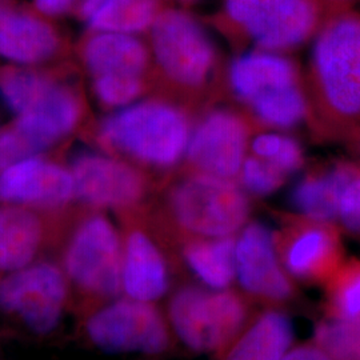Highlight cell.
<instances>
[{"label":"cell","mask_w":360,"mask_h":360,"mask_svg":"<svg viewBox=\"0 0 360 360\" xmlns=\"http://www.w3.org/2000/svg\"><path fill=\"white\" fill-rule=\"evenodd\" d=\"M290 319L269 309L245 327L223 351L221 360H281L292 343Z\"/></svg>","instance_id":"ac0fdd59"},{"label":"cell","mask_w":360,"mask_h":360,"mask_svg":"<svg viewBox=\"0 0 360 360\" xmlns=\"http://www.w3.org/2000/svg\"><path fill=\"white\" fill-rule=\"evenodd\" d=\"M247 129L230 111H215L195 129L188 143V158L206 175L230 179L243 166Z\"/></svg>","instance_id":"4fadbf2b"},{"label":"cell","mask_w":360,"mask_h":360,"mask_svg":"<svg viewBox=\"0 0 360 360\" xmlns=\"http://www.w3.org/2000/svg\"><path fill=\"white\" fill-rule=\"evenodd\" d=\"M281 360H331L318 345H303L285 352Z\"/></svg>","instance_id":"d6a6232c"},{"label":"cell","mask_w":360,"mask_h":360,"mask_svg":"<svg viewBox=\"0 0 360 360\" xmlns=\"http://www.w3.org/2000/svg\"><path fill=\"white\" fill-rule=\"evenodd\" d=\"M41 236L37 214L26 207L0 206V271L13 272L31 264Z\"/></svg>","instance_id":"ffe728a7"},{"label":"cell","mask_w":360,"mask_h":360,"mask_svg":"<svg viewBox=\"0 0 360 360\" xmlns=\"http://www.w3.org/2000/svg\"><path fill=\"white\" fill-rule=\"evenodd\" d=\"M316 18V7L311 0H282L251 37L266 50H287L309 38Z\"/></svg>","instance_id":"44dd1931"},{"label":"cell","mask_w":360,"mask_h":360,"mask_svg":"<svg viewBox=\"0 0 360 360\" xmlns=\"http://www.w3.org/2000/svg\"><path fill=\"white\" fill-rule=\"evenodd\" d=\"M248 104L262 122L282 129L295 126L307 114L306 98L297 84L259 95Z\"/></svg>","instance_id":"484cf974"},{"label":"cell","mask_w":360,"mask_h":360,"mask_svg":"<svg viewBox=\"0 0 360 360\" xmlns=\"http://www.w3.org/2000/svg\"><path fill=\"white\" fill-rule=\"evenodd\" d=\"M153 43L158 62L168 77L186 86H200L215 62L206 31L188 13L168 10L155 19Z\"/></svg>","instance_id":"30bf717a"},{"label":"cell","mask_w":360,"mask_h":360,"mask_svg":"<svg viewBox=\"0 0 360 360\" xmlns=\"http://www.w3.org/2000/svg\"><path fill=\"white\" fill-rule=\"evenodd\" d=\"M315 345L331 360H360V319H328L318 324Z\"/></svg>","instance_id":"4316f807"},{"label":"cell","mask_w":360,"mask_h":360,"mask_svg":"<svg viewBox=\"0 0 360 360\" xmlns=\"http://www.w3.org/2000/svg\"><path fill=\"white\" fill-rule=\"evenodd\" d=\"M324 285V311L328 319H360V260L343 263Z\"/></svg>","instance_id":"d4e9b609"},{"label":"cell","mask_w":360,"mask_h":360,"mask_svg":"<svg viewBox=\"0 0 360 360\" xmlns=\"http://www.w3.org/2000/svg\"><path fill=\"white\" fill-rule=\"evenodd\" d=\"M312 71L318 103L328 120L360 119V19L343 16L322 31L314 47Z\"/></svg>","instance_id":"6da1fadb"},{"label":"cell","mask_w":360,"mask_h":360,"mask_svg":"<svg viewBox=\"0 0 360 360\" xmlns=\"http://www.w3.org/2000/svg\"><path fill=\"white\" fill-rule=\"evenodd\" d=\"M38 153L35 144L15 126L0 132V172Z\"/></svg>","instance_id":"4dcf8cb0"},{"label":"cell","mask_w":360,"mask_h":360,"mask_svg":"<svg viewBox=\"0 0 360 360\" xmlns=\"http://www.w3.org/2000/svg\"><path fill=\"white\" fill-rule=\"evenodd\" d=\"M171 210L180 226L193 235L226 238L245 226L250 203L230 180L205 174L174 188Z\"/></svg>","instance_id":"5b68a950"},{"label":"cell","mask_w":360,"mask_h":360,"mask_svg":"<svg viewBox=\"0 0 360 360\" xmlns=\"http://www.w3.org/2000/svg\"><path fill=\"white\" fill-rule=\"evenodd\" d=\"M274 242L285 272L302 282L326 284L345 263L340 235L330 221L285 217Z\"/></svg>","instance_id":"9c48e42d"},{"label":"cell","mask_w":360,"mask_h":360,"mask_svg":"<svg viewBox=\"0 0 360 360\" xmlns=\"http://www.w3.org/2000/svg\"><path fill=\"white\" fill-rule=\"evenodd\" d=\"M122 257L114 226L92 217L82 223L65 251V276L87 295L116 299L122 294Z\"/></svg>","instance_id":"52a82bcc"},{"label":"cell","mask_w":360,"mask_h":360,"mask_svg":"<svg viewBox=\"0 0 360 360\" xmlns=\"http://www.w3.org/2000/svg\"><path fill=\"white\" fill-rule=\"evenodd\" d=\"M248 314L245 297L229 288L186 285L168 304V319L178 339L202 354H223L245 328Z\"/></svg>","instance_id":"3957f363"},{"label":"cell","mask_w":360,"mask_h":360,"mask_svg":"<svg viewBox=\"0 0 360 360\" xmlns=\"http://www.w3.org/2000/svg\"><path fill=\"white\" fill-rule=\"evenodd\" d=\"M230 80L236 95L250 103L259 95L297 84V71L291 60L267 52L238 58L231 65Z\"/></svg>","instance_id":"d6986e66"},{"label":"cell","mask_w":360,"mask_h":360,"mask_svg":"<svg viewBox=\"0 0 360 360\" xmlns=\"http://www.w3.org/2000/svg\"><path fill=\"white\" fill-rule=\"evenodd\" d=\"M242 167V181L245 188L257 195L274 193L285 179L284 172L263 159L248 158Z\"/></svg>","instance_id":"f1b7e54d"},{"label":"cell","mask_w":360,"mask_h":360,"mask_svg":"<svg viewBox=\"0 0 360 360\" xmlns=\"http://www.w3.org/2000/svg\"><path fill=\"white\" fill-rule=\"evenodd\" d=\"M71 176L74 195L91 206H131L142 196L139 174L103 155H79L72 162Z\"/></svg>","instance_id":"9a60e30c"},{"label":"cell","mask_w":360,"mask_h":360,"mask_svg":"<svg viewBox=\"0 0 360 360\" xmlns=\"http://www.w3.org/2000/svg\"><path fill=\"white\" fill-rule=\"evenodd\" d=\"M68 302V279L52 263H31L0 282V309L39 335L52 333Z\"/></svg>","instance_id":"ba28073f"},{"label":"cell","mask_w":360,"mask_h":360,"mask_svg":"<svg viewBox=\"0 0 360 360\" xmlns=\"http://www.w3.org/2000/svg\"><path fill=\"white\" fill-rule=\"evenodd\" d=\"M338 218L351 232L360 235V168L352 167L339 199Z\"/></svg>","instance_id":"1f68e13d"},{"label":"cell","mask_w":360,"mask_h":360,"mask_svg":"<svg viewBox=\"0 0 360 360\" xmlns=\"http://www.w3.org/2000/svg\"><path fill=\"white\" fill-rule=\"evenodd\" d=\"M0 99L16 115L13 126L39 153L67 135L80 115L79 101L71 91L30 70L1 71Z\"/></svg>","instance_id":"7a4b0ae2"},{"label":"cell","mask_w":360,"mask_h":360,"mask_svg":"<svg viewBox=\"0 0 360 360\" xmlns=\"http://www.w3.org/2000/svg\"><path fill=\"white\" fill-rule=\"evenodd\" d=\"M91 343L107 354L159 355L167 351V323L153 303L116 297L86 322Z\"/></svg>","instance_id":"8992f818"},{"label":"cell","mask_w":360,"mask_h":360,"mask_svg":"<svg viewBox=\"0 0 360 360\" xmlns=\"http://www.w3.org/2000/svg\"><path fill=\"white\" fill-rule=\"evenodd\" d=\"M103 3L104 0H84L83 6H82L83 16L89 19L90 16H92V13H95Z\"/></svg>","instance_id":"e575fe53"},{"label":"cell","mask_w":360,"mask_h":360,"mask_svg":"<svg viewBox=\"0 0 360 360\" xmlns=\"http://www.w3.org/2000/svg\"><path fill=\"white\" fill-rule=\"evenodd\" d=\"M59 39L38 16L0 0V56L20 65H38L58 51Z\"/></svg>","instance_id":"2e32d148"},{"label":"cell","mask_w":360,"mask_h":360,"mask_svg":"<svg viewBox=\"0 0 360 360\" xmlns=\"http://www.w3.org/2000/svg\"><path fill=\"white\" fill-rule=\"evenodd\" d=\"M159 0H104L89 18L91 28L104 32H139L154 22Z\"/></svg>","instance_id":"cb8c5ba5"},{"label":"cell","mask_w":360,"mask_h":360,"mask_svg":"<svg viewBox=\"0 0 360 360\" xmlns=\"http://www.w3.org/2000/svg\"><path fill=\"white\" fill-rule=\"evenodd\" d=\"M102 134L112 146L144 162L169 166L188 143V124L176 108L163 103L135 104L105 119Z\"/></svg>","instance_id":"277c9868"},{"label":"cell","mask_w":360,"mask_h":360,"mask_svg":"<svg viewBox=\"0 0 360 360\" xmlns=\"http://www.w3.org/2000/svg\"><path fill=\"white\" fill-rule=\"evenodd\" d=\"M34 3L40 13L55 16L65 13L72 4V0H34Z\"/></svg>","instance_id":"836d02e7"},{"label":"cell","mask_w":360,"mask_h":360,"mask_svg":"<svg viewBox=\"0 0 360 360\" xmlns=\"http://www.w3.org/2000/svg\"><path fill=\"white\" fill-rule=\"evenodd\" d=\"M169 285L166 260L143 232H132L122 257V292L131 299L154 303Z\"/></svg>","instance_id":"e0dca14e"},{"label":"cell","mask_w":360,"mask_h":360,"mask_svg":"<svg viewBox=\"0 0 360 360\" xmlns=\"http://www.w3.org/2000/svg\"><path fill=\"white\" fill-rule=\"evenodd\" d=\"M235 278L245 292L270 306H284L295 297V284L278 257L274 233L251 223L235 242Z\"/></svg>","instance_id":"7c38bea8"},{"label":"cell","mask_w":360,"mask_h":360,"mask_svg":"<svg viewBox=\"0 0 360 360\" xmlns=\"http://www.w3.org/2000/svg\"><path fill=\"white\" fill-rule=\"evenodd\" d=\"M252 151L263 160L279 168L285 175L303 165V153L297 143L284 135L263 134L252 142Z\"/></svg>","instance_id":"83f0119b"},{"label":"cell","mask_w":360,"mask_h":360,"mask_svg":"<svg viewBox=\"0 0 360 360\" xmlns=\"http://www.w3.org/2000/svg\"><path fill=\"white\" fill-rule=\"evenodd\" d=\"M352 171V166H338L324 174L307 176L296 186L292 203L303 217L331 221L338 218L340 193Z\"/></svg>","instance_id":"7402d4cb"},{"label":"cell","mask_w":360,"mask_h":360,"mask_svg":"<svg viewBox=\"0 0 360 360\" xmlns=\"http://www.w3.org/2000/svg\"><path fill=\"white\" fill-rule=\"evenodd\" d=\"M84 56L95 79V92L103 103L123 105L139 95L147 63V53L139 40L126 34L103 32L87 43Z\"/></svg>","instance_id":"8fae6325"},{"label":"cell","mask_w":360,"mask_h":360,"mask_svg":"<svg viewBox=\"0 0 360 360\" xmlns=\"http://www.w3.org/2000/svg\"><path fill=\"white\" fill-rule=\"evenodd\" d=\"M74 195V181L53 163L27 158L0 172V202L35 208L65 206Z\"/></svg>","instance_id":"5bb4252c"},{"label":"cell","mask_w":360,"mask_h":360,"mask_svg":"<svg viewBox=\"0 0 360 360\" xmlns=\"http://www.w3.org/2000/svg\"><path fill=\"white\" fill-rule=\"evenodd\" d=\"M282 0H227V13L233 22L245 27L252 35L262 26Z\"/></svg>","instance_id":"f546056e"},{"label":"cell","mask_w":360,"mask_h":360,"mask_svg":"<svg viewBox=\"0 0 360 360\" xmlns=\"http://www.w3.org/2000/svg\"><path fill=\"white\" fill-rule=\"evenodd\" d=\"M190 270L212 290H226L235 279V240L231 236L206 238L184 248Z\"/></svg>","instance_id":"603a6c76"}]
</instances>
